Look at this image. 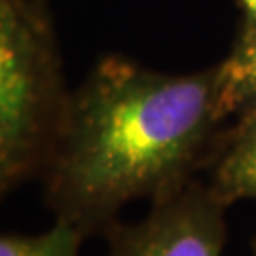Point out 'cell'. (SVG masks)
Returning a JSON list of instances; mask_svg holds the SVG:
<instances>
[{
  "mask_svg": "<svg viewBox=\"0 0 256 256\" xmlns=\"http://www.w3.org/2000/svg\"><path fill=\"white\" fill-rule=\"evenodd\" d=\"M216 66L222 114L238 118L256 108V19H243L232 52Z\"/></svg>",
  "mask_w": 256,
  "mask_h": 256,
  "instance_id": "5",
  "label": "cell"
},
{
  "mask_svg": "<svg viewBox=\"0 0 256 256\" xmlns=\"http://www.w3.org/2000/svg\"><path fill=\"white\" fill-rule=\"evenodd\" d=\"M72 93L64 88L42 0H0V190L40 176L61 137Z\"/></svg>",
  "mask_w": 256,
  "mask_h": 256,
  "instance_id": "2",
  "label": "cell"
},
{
  "mask_svg": "<svg viewBox=\"0 0 256 256\" xmlns=\"http://www.w3.org/2000/svg\"><path fill=\"white\" fill-rule=\"evenodd\" d=\"M82 230L55 220L54 226L34 236L28 234H2L0 256H80L84 239Z\"/></svg>",
  "mask_w": 256,
  "mask_h": 256,
  "instance_id": "6",
  "label": "cell"
},
{
  "mask_svg": "<svg viewBox=\"0 0 256 256\" xmlns=\"http://www.w3.org/2000/svg\"><path fill=\"white\" fill-rule=\"evenodd\" d=\"M228 205L194 178L182 190L150 203L137 222H116L104 234V256H224Z\"/></svg>",
  "mask_w": 256,
  "mask_h": 256,
  "instance_id": "3",
  "label": "cell"
},
{
  "mask_svg": "<svg viewBox=\"0 0 256 256\" xmlns=\"http://www.w3.org/2000/svg\"><path fill=\"white\" fill-rule=\"evenodd\" d=\"M209 171L207 184L228 207L241 200L256 202V108L222 131Z\"/></svg>",
  "mask_w": 256,
  "mask_h": 256,
  "instance_id": "4",
  "label": "cell"
},
{
  "mask_svg": "<svg viewBox=\"0 0 256 256\" xmlns=\"http://www.w3.org/2000/svg\"><path fill=\"white\" fill-rule=\"evenodd\" d=\"M224 120L218 66L167 74L108 55L72 93L40 174L46 205L55 220L104 236L128 203L160 202L209 167Z\"/></svg>",
  "mask_w": 256,
  "mask_h": 256,
  "instance_id": "1",
  "label": "cell"
},
{
  "mask_svg": "<svg viewBox=\"0 0 256 256\" xmlns=\"http://www.w3.org/2000/svg\"><path fill=\"white\" fill-rule=\"evenodd\" d=\"M245 19H256V0H238Z\"/></svg>",
  "mask_w": 256,
  "mask_h": 256,
  "instance_id": "7",
  "label": "cell"
},
{
  "mask_svg": "<svg viewBox=\"0 0 256 256\" xmlns=\"http://www.w3.org/2000/svg\"><path fill=\"white\" fill-rule=\"evenodd\" d=\"M250 250H252V256H256V236L252 238V243H250Z\"/></svg>",
  "mask_w": 256,
  "mask_h": 256,
  "instance_id": "8",
  "label": "cell"
}]
</instances>
